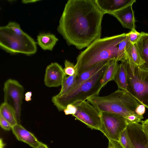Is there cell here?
Instances as JSON below:
<instances>
[{"label": "cell", "mask_w": 148, "mask_h": 148, "mask_svg": "<svg viewBox=\"0 0 148 148\" xmlns=\"http://www.w3.org/2000/svg\"><path fill=\"white\" fill-rule=\"evenodd\" d=\"M104 14L95 0H69L57 28L69 46L81 50L101 38Z\"/></svg>", "instance_id": "6da1fadb"}, {"label": "cell", "mask_w": 148, "mask_h": 148, "mask_svg": "<svg viewBox=\"0 0 148 148\" xmlns=\"http://www.w3.org/2000/svg\"><path fill=\"white\" fill-rule=\"evenodd\" d=\"M99 112L113 113L123 117L128 124L141 122L143 116L136 114L141 103L127 92L118 89L106 96H96L87 100Z\"/></svg>", "instance_id": "7a4b0ae2"}, {"label": "cell", "mask_w": 148, "mask_h": 148, "mask_svg": "<svg viewBox=\"0 0 148 148\" xmlns=\"http://www.w3.org/2000/svg\"><path fill=\"white\" fill-rule=\"evenodd\" d=\"M126 37V34L123 33L94 41L77 57L75 66L77 75L99 62L117 60L118 45Z\"/></svg>", "instance_id": "3957f363"}, {"label": "cell", "mask_w": 148, "mask_h": 148, "mask_svg": "<svg viewBox=\"0 0 148 148\" xmlns=\"http://www.w3.org/2000/svg\"><path fill=\"white\" fill-rule=\"evenodd\" d=\"M108 64L73 90L62 95L53 96L52 101L58 110L63 111L69 104L98 96L102 88V79Z\"/></svg>", "instance_id": "277c9868"}, {"label": "cell", "mask_w": 148, "mask_h": 148, "mask_svg": "<svg viewBox=\"0 0 148 148\" xmlns=\"http://www.w3.org/2000/svg\"><path fill=\"white\" fill-rule=\"evenodd\" d=\"M37 43L25 33L23 35H18L6 25L0 27V47L7 52L30 56L36 53Z\"/></svg>", "instance_id": "5b68a950"}, {"label": "cell", "mask_w": 148, "mask_h": 148, "mask_svg": "<svg viewBox=\"0 0 148 148\" xmlns=\"http://www.w3.org/2000/svg\"><path fill=\"white\" fill-rule=\"evenodd\" d=\"M127 92L148 108V71L125 61Z\"/></svg>", "instance_id": "8992f818"}, {"label": "cell", "mask_w": 148, "mask_h": 148, "mask_svg": "<svg viewBox=\"0 0 148 148\" xmlns=\"http://www.w3.org/2000/svg\"><path fill=\"white\" fill-rule=\"evenodd\" d=\"M63 111L66 115H72L92 129L99 130L101 127V113L87 101L69 104Z\"/></svg>", "instance_id": "52a82bcc"}, {"label": "cell", "mask_w": 148, "mask_h": 148, "mask_svg": "<svg viewBox=\"0 0 148 148\" xmlns=\"http://www.w3.org/2000/svg\"><path fill=\"white\" fill-rule=\"evenodd\" d=\"M4 102L14 110L17 124H20L21 105L23 98V86L17 81L10 79L4 83Z\"/></svg>", "instance_id": "ba28073f"}, {"label": "cell", "mask_w": 148, "mask_h": 148, "mask_svg": "<svg viewBox=\"0 0 148 148\" xmlns=\"http://www.w3.org/2000/svg\"><path fill=\"white\" fill-rule=\"evenodd\" d=\"M102 125L99 130L109 140L119 141L121 134L128 124L122 116L115 114L100 113Z\"/></svg>", "instance_id": "9c48e42d"}, {"label": "cell", "mask_w": 148, "mask_h": 148, "mask_svg": "<svg viewBox=\"0 0 148 148\" xmlns=\"http://www.w3.org/2000/svg\"><path fill=\"white\" fill-rule=\"evenodd\" d=\"M66 77L62 66L57 63H52L46 69L44 83L49 87H58L62 85Z\"/></svg>", "instance_id": "30bf717a"}, {"label": "cell", "mask_w": 148, "mask_h": 148, "mask_svg": "<svg viewBox=\"0 0 148 148\" xmlns=\"http://www.w3.org/2000/svg\"><path fill=\"white\" fill-rule=\"evenodd\" d=\"M126 129L132 148H148V137L143 131L141 124H128Z\"/></svg>", "instance_id": "8fae6325"}, {"label": "cell", "mask_w": 148, "mask_h": 148, "mask_svg": "<svg viewBox=\"0 0 148 148\" xmlns=\"http://www.w3.org/2000/svg\"><path fill=\"white\" fill-rule=\"evenodd\" d=\"M133 4L127 5L112 14L121 23L123 27L131 31L136 30L134 12L132 8Z\"/></svg>", "instance_id": "7c38bea8"}, {"label": "cell", "mask_w": 148, "mask_h": 148, "mask_svg": "<svg viewBox=\"0 0 148 148\" xmlns=\"http://www.w3.org/2000/svg\"><path fill=\"white\" fill-rule=\"evenodd\" d=\"M103 13L111 14L125 7L136 2L135 0H95Z\"/></svg>", "instance_id": "4fadbf2b"}, {"label": "cell", "mask_w": 148, "mask_h": 148, "mask_svg": "<svg viewBox=\"0 0 148 148\" xmlns=\"http://www.w3.org/2000/svg\"><path fill=\"white\" fill-rule=\"evenodd\" d=\"M12 130L17 140L35 148L40 143L34 135L27 130L21 124H16L12 127Z\"/></svg>", "instance_id": "5bb4252c"}, {"label": "cell", "mask_w": 148, "mask_h": 148, "mask_svg": "<svg viewBox=\"0 0 148 148\" xmlns=\"http://www.w3.org/2000/svg\"><path fill=\"white\" fill-rule=\"evenodd\" d=\"M140 36L135 43L139 54L145 63L138 67L143 70L148 71V33L141 32Z\"/></svg>", "instance_id": "9a60e30c"}, {"label": "cell", "mask_w": 148, "mask_h": 148, "mask_svg": "<svg viewBox=\"0 0 148 148\" xmlns=\"http://www.w3.org/2000/svg\"><path fill=\"white\" fill-rule=\"evenodd\" d=\"M110 61L106 60L99 62L90 69L78 75L76 82L72 90L90 78L104 66L108 64Z\"/></svg>", "instance_id": "2e32d148"}, {"label": "cell", "mask_w": 148, "mask_h": 148, "mask_svg": "<svg viewBox=\"0 0 148 148\" xmlns=\"http://www.w3.org/2000/svg\"><path fill=\"white\" fill-rule=\"evenodd\" d=\"M37 43L43 50L52 51L58 39L50 33H41L37 36Z\"/></svg>", "instance_id": "e0dca14e"}, {"label": "cell", "mask_w": 148, "mask_h": 148, "mask_svg": "<svg viewBox=\"0 0 148 148\" xmlns=\"http://www.w3.org/2000/svg\"><path fill=\"white\" fill-rule=\"evenodd\" d=\"M114 81L117 84L119 89L127 92V74L124 62L119 64Z\"/></svg>", "instance_id": "ac0fdd59"}, {"label": "cell", "mask_w": 148, "mask_h": 148, "mask_svg": "<svg viewBox=\"0 0 148 148\" xmlns=\"http://www.w3.org/2000/svg\"><path fill=\"white\" fill-rule=\"evenodd\" d=\"M118 66L117 60H114L110 61L102 79V88L109 82L114 80Z\"/></svg>", "instance_id": "d6986e66"}, {"label": "cell", "mask_w": 148, "mask_h": 148, "mask_svg": "<svg viewBox=\"0 0 148 148\" xmlns=\"http://www.w3.org/2000/svg\"><path fill=\"white\" fill-rule=\"evenodd\" d=\"M126 54L127 60L138 67L145 63L141 58L135 43L130 44L127 50Z\"/></svg>", "instance_id": "ffe728a7"}, {"label": "cell", "mask_w": 148, "mask_h": 148, "mask_svg": "<svg viewBox=\"0 0 148 148\" xmlns=\"http://www.w3.org/2000/svg\"><path fill=\"white\" fill-rule=\"evenodd\" d=\"M0 114L9 122L12 127L17 124L14 110L4 102L2 103L0 106Z\"/></svg>", "instance_id": "44dd1931"}, {"label": "cell", "mask_w": 148, "mask_h": 148, "mask_svg": "<svg viewBox=\"0 0 148 148\" xmlns=\"http://www.w3.org/2000/svg\"><path fill=\"white\" fill-rule=\"evenodd\" d=\"M77 77V71L74 75L66 77L61 85L60 91L58 95H62L72 90L76 82Z\"/></svg>", "instance_id": "7402d4cb"}, {"label": "cell", "mask_w": 148, "mask_h": 148, "mask_svg": "<svg viewBox=\"0 0 148 148\" xmlns=\"http://www.w3.org/2000/svg\"><path fill=\"white\" fill-rule=\"evenodd\" d=\"M131 43L126 34V38L119 44L117 50V60L118 61L124 62L127 60L126 52Z\"/></svg>", "instance_id": "603a6c76"}, {"label": "cell", "mask_w": 148, "mask_h": 148, "mask_svg": "<svg viewBox=\"0 0 148 148\" xmlns=\"http://www.w3.org/2000/svg\"><path fill=\"white\" fill-rule=\"evenodd\" d=\"M119 142L123 148H132L126 128L121 133Z\"/></svg>", "instance_id": "cb8c5ba5"}, {"label": "cell", "mask_w": 148, "mask_h": 148, "mask_svg": "<svg viewBox=\"0 0 148 148\" xmlns=\"http://www.w3.org/2000/svg\"><path fill=\"white\" fill-rule=\"evenodd\" d=\"M64 72L66 75L71 76L77 71L75 65L69 61L66 60L64 62Z\"/></svg>", "instance_id": "d4e9b609"}, {"label": "cell", "mask_w": 148, "mask_h": 148, "mask_svg": "<svg viewBox=\"0 0 148 148\" xmlns=\"http://www.w3.org/2000/svg\"><path fill=\"white\" fill-rule=\"evenodd\" d=\"M6 26L18 35H21L25 33L21 28L19 25L15 22H10Z\"/></svg>", "instance_id": "484cf974"}, {"label": "cell", "mask_w": 148, "mask_h": 148, "mask_svg": "<svg viewBox=\"0 0 148 148\" xmlns=\"http://www.w3.org/2000/svg\"><path fill=\"white\" fill-rule=\"evenodd\" d=\"M130 42L133 44L136 43L139 39L140 33L136 30L131 31L126 34Z\"/></svg>", "instance_id": "4316f807"}, {"label": "cell", "mask_w": 148, "mask_h": 148, "mask_svg": "<svg viewBox=\"0 0 148 148\" xmlns=\"http://www.w3.org/2000/svg\"><path fill=\"white\" fill-rule=\"evenodd\" d=\"M0 124L2 128L5 130L9 131L12 130V126L0 114Z\"/></svg>", "instance_id": "83f0119b"}, {"label": "cell", "mask_w": 148, "mask_h": 148, "mask_svg": "<svg viewBox=\"0 0 148 148\" xmlns=\"http://www.w3.org/2000/svg\"><path fill=\"white\" fill-rule=\"evenodd\" d=\"M108 148H123L119 141L109 140Z\"/></svg>", "instance_id": "f1b7e54d"}, {"label": "cell", "mask_w": 148, "mask_h": 148, "mask_svg": "<svg viewBox=\"0 0 148 148\" xmlns=\"http://www.w3.org/2000/svg\"><path fill=\"white\" fill-rule=\"evenodd\" d=\"M145 112V106L143 104H140L136 108L135 112L140 116H143Z\"/></svg>", "instance_id": "f546056e"}, {"label": "cell", "mask_w": 148, "mask_h": 148, "mask_svg": "<svg viewBox=\"0 0 148 148\" xmlns=\"http://www.w3.org/2000/svg\"><path fill=\"white\" fill-rule=\"evenodd\" d=\"M142 129L148 137V119L141 122Z\"/></svg>", "instance_id": "4dcf8cb0"}, {"label": "cell", "mask_w": 148, "mask_h": 148, "mask_svg": "<svg viewBox=\"0 0 148 148\" xmlns=\"http://www.w3.org/2000/svg\"><path fill=\"white\" fill-rule=\"evenodd\" d=\"M32 95V92L31 91L27 92L25 94V100L27 101H30L31 100V97Z\"/></svg>", "instance_id": "1f68e13d"}, {"label": "cell", "mask_w": 148, "mask_h": 148, "mask_svg": "<svg viewBox=\"0 0 148 148\" xmlns=\"http://www.w3.org/2000/svg\"><path fill=\"white\" fill-rule=\"evenodd\" d=\"M35 148H49L45 144L40 142L39 144Z\"/></svg>", "instance_id": "d6a6232c"}, {"label": "cell", "mask_w": 148, "mask_h": 148, "mask_svg": "<svg viewBox=\"0 0 148 148\" xmlns=\"http://www.w3.org/2000/svg\"><path fill=\"white\" fill-rule=\"evenodd\" d=\"M38 0H22V2L24 3H27L35 2L38 1Z\"/></svg>", "instance_id": "836d02e7"}, {"label": "cell", "mask_w": 148, "mask_h": 148, "mask_svg": "<svg viewBox=\"0 0 148 148\" xmlns=\"http://www.w3.org/2000/svg\"><path fill=\"white\" fill-rule=\"evenodd\" d=\"M0 148H4L5 144L3 143L2 138L0 139Z\"/></svg>", "instance_id": "e575fe53"}]
</instances>
